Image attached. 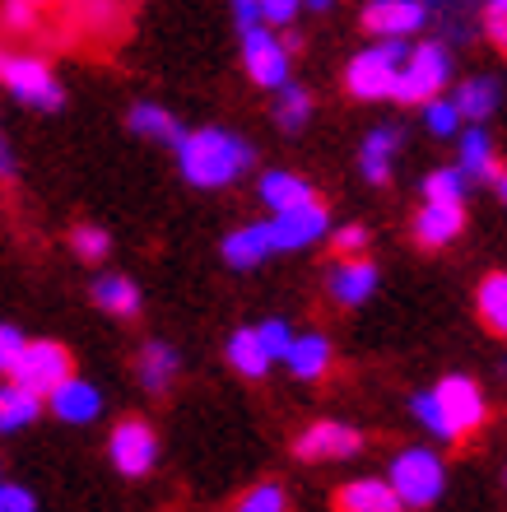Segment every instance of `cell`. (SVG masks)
<instances>
[{
  "label": "cell",
  "mask_w": 507,
  "mask_h": 512,
  "mask_svg": "<svg viewBox=\"0 0 507 512\" xmlns=\"http://www.w3.org/2000/svg\"><path fill=\"white\" fill-rule=\"evenodd\" d=\"M94 303L112 317H135L140 312V289L126 275H98L94 280Z\"/></svg>",
  "instance_id": "cell-27"
},
{
  "label": "cell",
  "mask_w": 507,
  "mask_h": 512,
  "mask_svg": "<svg viewBox=\"0 0 507 512\" xmlns=\"http://www.w3.org/2000/svg\"><path fill=\"white\" fill-rule=\"evenodd\" d=\"M284 508H289V499H284L280 485H256L233 512H284Z\"/></svg>",
  "instance_id": "cell-34"
},
{
  "label": "cell",
  "mask_w": 507,
  "mask_h": 512,
  "mask_svg": "<svg viewBox=\"0 0 507 512\" xmlns=\"http://www.w3.org/2000/svg\"><path fill=\"white\" fill-rule=\"evenodd\" d=\"M0 512H38V499H33V489L14 485V480H5L0 485Z\"/></svg>",
  "instance_id": "cell-35"
},
{
  "label": "cell",
  "mask_w": 507,
  "mask_h": 512,
  "mask_svg": "<svg viewBox=\"0 0 507 512\" xmlns=\"http://www.w3.org/2000/svg\"><path fill=\"white\" fill-rule=\"evenodd\" d=\"M252 145L242 135L224 131V126H201V131H187V140L177 145V168L191 187H228L238 182L247 168H252Z\"/></svg>",
  "instance_id": "cell-2"
},
{
  "label": "cell",
  "mask_w": 507,
  "mask_h": 512,
  "mask_svg": "<svg viewBox=\"0 0 507 512\" xmlns=\"http://www.w3.org/2000/svg\"><path fill=\"white\" fill-rule=\"evenodd\" d=\"M484 33H489V42L507 56V10H494V5H489V10H484Z\"/></svg>",
  "instance_id": "cell-39"
},
{
  "label": "cell",
  "mask_w": 507,
  "mask_h": 512,
  "mask_svg": "<svg viewBox=\"0 0 507 512\" xmlns=\"http://www.w3.org/2000/svg\"><path fill=\"white\" fill-rule=\"evenodd\" d=\"M498 196H503V205H507V168H503V177H498Z\"/></svg>",
  "instance_id": "cell-43"
},
{
  "label": "cell",
  "mask_w": 507,
  "mask_h": 512,
  "mask_svg": "<svg viewBox=\"0 0 507 512\" xmlns=\"http://www.w3.org/2000/svg\"><path fill=\"white\" fill-rule=\"evenodd\" d=\"M414 47H405V38L377 42V47H363V52L349 56L345 66V84L349 94L363 98V103H377V98H396V80H401V66Z\"/></svg>",
  "instance_id": "cell-3"
},
{
  "label": "cell",
  "mask_w": 507,
  "mask_h": 512,
  "mask_svg": "<svg viewBox=\"0 0 507 512\" xmlns=\"http://www.w3.org/2000/svg\"><path fill=\"white\" fill-rule=\"evenodd\" d=\"M489 5H494V10H507V0H489Z\"/></svg>",
  "instance_id": "cell-44"
},
{
  "label": "cell",
  "mask_w": 507,
  "mask_h": 512,
  "mask_svg": "<svg viewBox=\"0 0 507 512\" xmlns=\"http://www.w3.org/2000/svg\"><path fill=\"white\" fill-rule=\"evenodd\" d=\"M461 108H456V98H433V103H424V126L433 135H456L461 131Z\"/></svg>",
  "instance_id": "cell-31"
},
{
  "label": "cell",
  "mask_w": 507,
  "mask_h": 512,
  "mask_svg": "<svg viewBox=\"0 0 507 512\" xmlns=\"http://www.w3.org/2000/svg\"><path fill=\"white\" fill-rule=\"evenodd\" d=\"M387 480L396 485L405 508H428V503L442 499V485H447V466L433 447H405L391 457Z\"/></svg>",
  "instance_id": "cell-4"
},
{
  "label": "cell",
  "mask_w": 507,
  "mask_h": 512,
  "mask_svg": "<svg viewBox=\"0 0 507 512\" xmlns=\"http://www.w3.org/2000/svg\"><path fill=\"white\" fill-rule=\"evenodd\" d=\"M456 168H461L470 182H494V187H498L503 168H498L494 140H489V131H484V126H470V131H461V163H456Z\"/></svg>",
  "instance_id": "cell-17"
},
{
  "label": "cell",
  "mask_w": 507,
  "mask_h": 512,
  "mask_svg": "<svg viewBox=\"0 0 507 512\" xmlns=\"http://www.w3.org/2000/svg\"><path fill=\"white\" fill-rule=\"evenodd\" d=\"M466 229V210L456 201H424V210L414 215V243L419 247H447Z\"/></svg>",
  "instance_id": "cell-14"
},
{
  "label": "cell",
  "mask_w": 507,
  "mask_h": 512,
  "mask_svg": "<svg viewBox=\"0 0 507 512\" xmlns=\"http://www.w3.org/2000/svg\"><path fill=\"white\" fill-rule=\"evenodd\" d=\"M126 126H131V135H145V140H159V145H173V149L187 140L182 122L168 108H159V103H135Z\"/></svg>",
  "instance_id": "cell-22"
},
{
  "label": "cell",
  "mask_w": 507,
  "mask_h": 512,
  "mask_svg": "<svg viewBox=\"0 0 507 512\" xmlns=\"http://www.w3.org/2000/svg\"><path fill=\"white\" fill-rule=\"evenodd\" d=\"M266 5V24H294V14L303 10V0H261Z\"/></svg>",
  "instance_id": "cell-40"
},
{
  "label": "cell",
  "mask_w": 507,
  "mask_h": 512,
  "mask_svg": "<svg viewBox=\"0 0 507 512\" xmlns=\"http://www.w3.org/2000/svg\"><path fill=\"white\" fill-rule=\"evenodd\" d=\"M266 224H270V238H275V252H303V247L321 243L331 233V215H326L321 201L284 210V215H270Z\"/></svg>",
  "instance_id": "cell-11"
},
{
  "label": "cell",
  "mask_w": 507,
  "mask_h": 512,
  "mask_svg": "<svg viewBox=\"0 0 507 512\" xmlns=\"http://www.w3.org/2000/svg\"><path fill=\"white\" fill-rule=\"evenodd\" d=\"M303 5H307V10H331L335 0H303Z\"/></svg>",
  "instance_id": "cell-42"
},
{
  "label": "cell",
  "mask_w": 507,
  "mask_h": 512,
  "mask_svg": "<svg viewBox=\"0 0 507 512\" xmlns=\"http://www.w3.org/2000/svg\"><path fill=\"white\" fill-rule=\"evenodd\" d=\"M410 405H414V419L433 438H447V443L480 433L484 419H489V401H484L480 382L466 378V373H452V378H442L433 391H419Z\"/></svg>",
  "instance_id": "cell-1"
},
{
  "label": "cell",
  "mask_w": 507,
  "mask_h": 512,
  "mask_svg": "<svg viewBox=\"0 0 507 512\" xmlns=\"http://www.w3.org/2000/svg\"><path fill=\"white\" fill-rule=\"evenodd\" d=\"M70 354L66 345H56V340H28V350L14 359L10 368V382H19V387L38 391V396H52L61 382H70L75 373H70Z\"/></svg>",
  "instance_id": "cell-7"
},
{
  "label": "cell",
  "mask_w": 507,
  "mask_h": 512,
  "mask_svg": "<svg viewBox=\"0 0 507 512\" xmlns=\"http://www.w3.org/2000/svg\"><path fill=\"white\" fill-rule=\"evenodd\" d=\"M266 256H275L270 224H247V229H238V233H228L224 238V261L233 270H252V266H261Z\"/></svg>",
  "instance_id": "cell-20"
},
{
  "label": "cell",
  "mask_w": 507,
  "mask_h": 512,
  "mask_svg": "<svg viewBox=\"0 0 507 512\" xmlns=\"http://www.w3.org/2000/svg\"><path fill=\"white\" fill-rule=\"evenodd\" d=\"M289 42H280L270 33V24H256L242 33V66L252 75V84L261 89H275L280 94L284 84H289Z\"/></svg>",
  "instance_id": "cell-8"
},
{
  "label": "cell",
  "mask_w": 507,
  "mask_h": 512,
  "mask_svg": "<svg viewBox=\"0 0 507 512\" xmlns=\"http://www.w3.org/2000/svg\"><path fill=\"white\" fill-rule=\"evenodd\" d=\"M377 289V266L373 261H363V256H345L340 266L331 270V298L340 308H359L368 303Z\"/></svg>",
  "instance_id": "cell-15"
},
{
  "label": "cell",
  "mask_w": 507,
  "mask_h": 512,
  "mask_svg": "<svg viewBox=\"0 0 507 512\" xmlns=\"http://www.w3.org/2000/svg\"><path fill=\"white\" fill-rule=\"evenodd\" d=\"M359 19L368 33L391 42V38H405V33H419L433 19V10H428V0H368Z\"/></svg>",
  "instance_id": "cell-12"
},
{
  "label": "cell",
  "mask_w": 507,
  "mask_h": 512,
  "mask_svg": "<svg viewBox=\"0 0 507 512\" xmlns=\"http://www.w3.org/2000/svg\"><path fill=\"white\" fill-rule=\"evenodd\" d=\"M233 19H238V33H247V28L266 24V5L261 0H233Z\"/></svg>",
  "instance_id": "cell-38"
},
{
  "label": "cell",
  "mask_w": 507,
  "mask_h": 512,
  "mask_svg": "<svg viewBox=\"0 0 507 512\" xmlns=\"http://www.w3.org/2000/svg\"><path fill=\"white\" fill-rule=\"evenodd\" d=\"M107 452H112V466L126 480H140L159 461V433L149 429L145 419H121L117 429H112V438H107Z\"/></svg>",
  "instance_id": "cell-9"
},
{
  "label": "cell",
  "mask_w": 507,
  "mask_h": 512,
  "mask_svg": "<svg viewBox=\"0 0 507 512\" xmlns=\"http://www.w3.org/2000/svg\"><path fill=\"white\" fill-rule=\"evenodd\" d=\"M331 243L340 256H359L363 247H368V229H359V224H340V229L331 233Z\"/></svg>",
  "instance_id": "cell-36"
},
{
  "label": "cell",
  "mask_w": 507,
  "mask_h": 512,
  "mask_svg": "<svg viewBox=\"0 0 507 512\" xmlns=\"http://www.w3.org/2000/svg\"><path fill=\"white\" fill-rule=\"evenodd\" d=\"M47 401H52V415L66 419V424H94L98 410H103V391L84 378H70V382H61Z\"/></svg>",
  "instance_id": "cell-16"
},
{
  "label": "cell",
  "mask_w": 507,
  "mask_h": 512,
  "mask_svg": "<svg viewBox=\"0 0 507 512\" xmlns=\"http://www.w3.org/2000/svg\"><path fill=\"white\" fill-rule=\"evenodd\" d=\"M38 410H42V396H38V391L19 387V382H10V387L0 391V429H5V433L28 429V424L38 419Z\"/></svg>",
  "instance_id": "cell-28"
},
{
  "label": "cell",
  "mask_w": 507,
  "mask_h": 512,
  "mask_svg": "<svg viewBox=\"0 0 507 512\" xmlns=\"http://www.w3.org/2000/svg\"><path fill=\"white\" fill-rule=\"evenodd\" d=\"M396 149H401V131L396 126H377V131H368V140H363L359 149V173L368 177V182H391V163H396Z\"/></svg>",
  "instance_id": "cell-19"
},
{
  "label": "cell",
  "mask_w": 507,
  "mask_h": 512,
  "mask_svg": "<svg viewBox=\"0 0 507 512\" xmlns=\"http://www.w3.org/2000/svg\"><path fill=\"white\" fill-rule=\"evenodd\" d=\"M284 364H289V373L303 378V382L326 378V373H331V340L317 336V331H303V336L294 340V350H289Z\"/></svg>",
  "instance_id": "cell-24"
},
{
  "label": "cell",
  "mask_w": 507,
  "mask_h": 512,
  "mask_svg": "<svg viewBox=\"0 0 507 512\" xmlns=\"http://www.w3.org/2000/svg\"><path fill=\"white\" fill-rule=\"evenodd\" d=\"M261 201H266L270 215H284V210H298V205H312V182H303L298 173H284V168H270L261 177Z\"/></svg>",
  "instance_id": "cell-21"
},
{
  "label": "cell",
  "mask_w": 507,
  "mask_h": 512,
  "mask_svg": "<svg viewBox=\"0 0 507 512\" xmlns=\"http://www.w3.org/2000/svg\"><path fill=\"white\" fill-rule=\"evenodd\" d=\"M307 117H312V94H307L303 84L289 80L275 94V122H280V131H303Z\"/></svg>",
  "instance_id": "cell-29"
},
{
  "label": "cell",
  "mask_w": 507,
  "mask_h": 512,
  "mask_svg": "<svg viewBox=\"0 0 507 512\" xmlns=\"http://www.w3.org/2000/svg\"><path fill=\"white\" fill-rule=\"evenodd\" d=\"M447 80H452V52H447L442 42H419V47L405 56L401 80H396V98H401V103H419V108H424V103L442 98Z\"/></svg>",
  "instance_id": "cell-5"
},
{
  "label": "cell",
  "mask_w": 507,
  "mask_h": 512,
  "mask_svg": "<svg viewBox=\"0 0 507 512\" xmlns=\"http://www.w3.org/2000/svg\"><path fill=\"white\" fill-rule=\"evenodd\" d=\"M466 187H470V177L461 173V168H438V173H428L424 182V201H466Z\"/></svg>",
  "instance_id": "cell-30"
},
{
  "label": "cell",
  "mask_w": 507,
  "mask_h": 512,
  "mask_svg": "<svg viewBox=\"0 0 507 512\" xmlns=\"http://www.w3.org/2000/svg\"><path fill=\"white\" fill-rule=\"evenodd\" d=\"M475 308H480V322L494 336H507V270L484 275L480 289H475Z\"/></svg>",
  "instance_id": "cell-26"
},
{
  "label": "cell",
  "mask_w": 507,
  "mask_h": 512,
  "mask_svg": "<svg viewBox=\"0 0 507 512\" xmlns=\"http://www.w3.org/2000/svg\"><path fill=\"white\" fill-rule=\"evenodd\" d=\"M261 331V340H266V350H270V359H289V350H294V326L284 322V317H270V322H261L256 326Z\"/></svg>",
  "instance_id": "cell-32"
},
{
  "label": "cell",
  "mask_w": 507,
  "mask_h": 512,
  "mask_svg": "<svg viewBox=\"0 0 507 512\" xmlns=\"http://www.w3.org/2000/svg\"><path fill=\"white\" fill-rule=\"evenodd\" d=\"M363 447V433L354 424H340V419H317L298 433L294 457L298 461H345Z\"/></svg>",
  "instance_id": "cell-10"
},
{
  "label": "cell",
  "mask_w": 507,
  "mask_h": 512,
  "mask_svg": "<svg viewBox=\"0 0 507 512\" xmlns=\"http://www.w3.org/2000/svg\"><path fill=\"white\" fill-rule=\"evenodd\" d=\"M28 5H42V0H28Z\"/></svg>",
  "instance_id": "cell-45"
},
{
  "label": "cell",
  "mask_w": 507,
  "mask_h": 512,
  "mask_svg": "<svg viewBox=\"0 0 507 512\" xmlns=\"http://www.w3.org/2000/svg\"><path fill=\"white\" fill-rule=\"evenodd\" d=\"M28 350V340H24V331L19 326H0V368L10 373L14 368V359Z\"/></svg>",
  "instance_id": "cell-37"
},
{
  "label": "cell",
  "mask_w": 507,
  "mask_h": 512,
  "mask_svg": "<svg viewBox=\"0 0 507 512\" xmlns=\"http://www.w3.org/2000/svg\"><path fill=\"white\" fill-rule=\"evenodd\" d=\"M70 247H75L84 261H103L107 247H112V238H107L103 229H94V224H80V229L70 233Z\"/></svg>",
  "instance_id": "cell-33"
},
{
  "label": "cell",
  "mask_w": 507,
  "mask_h": 512,
  "mask_svg": "<svg viewBox=\"0 0 507 512\" xmlns=\"http://www.w3.org/2000/svg\"><path fill=\"white\" fill-rule=\"evenodd\" d=\"M0 84H5L19 103H28V108H38V112L61 108V84H56L52 66L38 61V56L5 52L0 56Z\"/></svg>",
  "instance_id": "cell-6"
},
{
  "label": "cell",
  "mask_w": 507,
  "mask_h": 512,
  "mask_svg": "<svg viewBox=\"0 0 507 512\" xmlns=\"http://www.w3.org/2000/svg\"><path fill=\"white\" fill-rule=\"evenodd\" d=\"M452 98H456V108H461V117H466V122H484V117L498 108L503 89H498V80H489V75H470V80L456 84Z\"/></svg>",
  "instance_id": "cell-25"
},
{
  "label": "cell",
  "mask_w": 507,
  "mask_h": 512,
  "mask_svg": "<svg viewBox=\"0 0 507 512\" xmlns=\"http://www.w3.org/2000/svg\"><path fill=\"white\" fill-rule=\"evenodd\" d=\"M5 24H10V28H28V24H33V5H28V0H5Z\"/></svg>",
  "instance_id": "cell-41"
},
{
  "label": "cell",
  "mask_w": 507,
  "mask_h": 512,
  "mask_svg": "<svg viewBox=\"0 0 507 512\" xmlns=\"http://www.w3.org/2000/svg\"><path fill=\"white\" fill-rule=\"evenodd\" d=\"M224 354H228V364L238 368L242 378H266V368L275 364L256 326H242V331H233V336H228V350H224Z\"/></svg>",
  "instance_id": "cell-23"
},
{
  "label": "cell",
  "mask_w": 507,
  "mask_h": 512,
  "mask_svg": "<svg viewBox=\"0 0 507 512\" xmlns=\"http://www.w3.org/2000/svg\"><path fill=\"white\" fill-rule=\"evenodd\" d=\"M135 368H140V387H145L149 396H163V391L177 382V368H182V359H177L173 345L149 340V345H140V359H135Z\"/></svg>",
  "instance_id": "cell-18"
},
{
  "label": "cell",
  "mask_w": 507,
  "mask_h": 512,
  "mask_svg": "<svg viewBox=\"0 0 507 512\" xmlns=\"http://www.w3.org/2000/svg\"><path fill=\"white\" fill-rule=\"evenodd\" d=\"M335 512H405L401 494L382 475H359L335 489Z\"/></svg>",
  "instance_id": "cell-13"
}]
</instances>
